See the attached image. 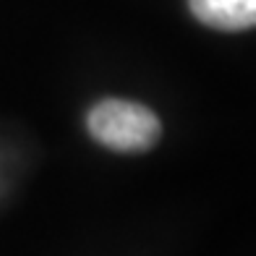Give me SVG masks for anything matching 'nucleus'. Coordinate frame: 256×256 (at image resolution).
<instances>
[{
    "mask_svg": "<svg viewBox=\"0 0 256 256\" xmlns=\"http://www.w3.org/2000/svg\"><path fill=\"white\" fill-rule=\"evenodd\" d=\"M194 16L220 32H246L256 26V0H188Z\"/></svg>",
    "mask_w": 256,
    "mask_h": 256,
    "instance_id": "obj_2",
    "label": "nucleus"
},
{
    "mask_svg": "<svg viewBox=\"0 0 256 256\" xmlns=\"http://www.w3.org/2000/svg\"><path fill=\"white\" fill-rule=\"evenodd\" d=\"M89 134L94 142L112 152H149L162 136L160 118L138 102L104 100L94 104L86 118Z\"/></svg>",
    "mask_w": 256,
    "mask_h": 256,
    "instance_id": "obj_1",
    "label": "nucleus"
}]
</instances>
